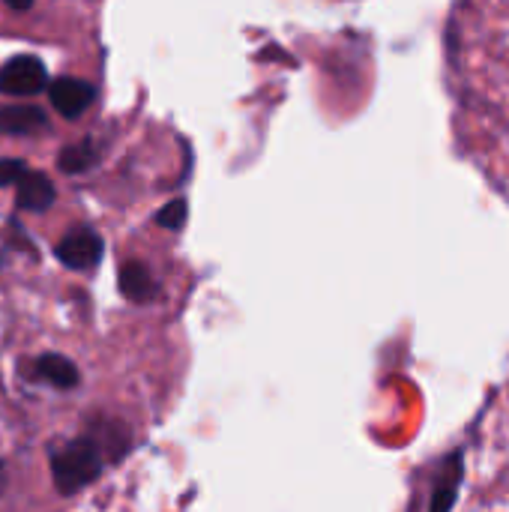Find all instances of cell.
Here are the masks:
<instances>
[{
	"label": "cell",
	"mask_w": 509,
	"mask_h": 512,
	"mask_svg": "<svg viewBox=\"0 0 509 512\" xmlns=\"http://www.w3.org/2000/svg\"><path fill=\"white\" fill-rule=\"evenodd\" d=\"M102 471V441L78 438L51 453V477L60 495H75Z\"/></svg>",
	"instance_id": "1"
},
{
	"label": "cell",
	"mask_w": 509,
	"mask_h": 512,
	"mask_svg": "<svg viewBox=\"0 0 509 512\" xmlns=\"http://www.w3.org/2000/svg\"><path fill=\"white\" fill-rule=\"evenodd\" d=\"M45 63L33 54H18L0 69V93L6 96H36L45 90Z\"/></svg>",
	"instance_id": "2"
},
{
	"label": "cell",
	"mask_w": 509,
	"mask_h": 512,
	"mask_svg": "<svg viewBox=\"0 0 509 512\" xmlns=\"http://www.w3.org/2000/svg\"><path fill=\"white\" fill-rule=\"evenodd\" d=\"M102 258V240L87 231H69L60 243H57V261L69 270H93Z\"/></svg>",
	"instance_id": "3"
},
{
	"label": "cell",
	"mask_w": 509,
	"mask_h": 512,
	"mask_svg": "<svg viewBox=\"0 0 509 512\" xmlns=\"http://www.w3.org/2000/svg\"><path fill=\"white\" fill-rule=\"evenodd\" d=\"M93 96H96V90L87 81H81V78H69L66 75V78H57L51 84V105L63 117H69V120L81 117L93 105Z\"/></svg>",
	"instance_id": "4"
},
{
	"label": "cell",
	"mask_w": 509,
	"mask_h": 512,
	"mask_svg": "<svg viewBox=\"0 0 509 512\" xmlns=\"http://www.w3.org/2000/svg\"><path fill=\"white\" fill-rule=\"evenodd\" d=\"M15 189H18V207L30 210V213L48 210L54 204V198H57L54 183L42 171H24V177L15 183Z\"/></svg>",
	"instance_id": "5"
},
{
	"label": "cell",
	"mask_w": 509,
	"mask_h": 512,
	"mask_svg": "<svg viewBox=\"0 0 509 512\" xmlns=\"http://www.w3.org/2000/svg\"><path fill=\"white\" fill-rule=\"evenodd\" d=\"M45 129V111L36 105H6L0 108L3 135H36Z\"/></svg>",
	"instance_id": "6"
},
{
	"label": "cell",
	"mask_w": 509,
	"mask_h": 512,
	"mask_svg": "<svg viewBox=\"0 0 509 512\" xmlns=\"http://www.w3.org/2000/svg\"><path fill=\"white\" fill-rule=\"evenodd\" d=\"M33 375L42 378V381H48L57 390H69V387L78 384V369L63 354H45V357H39L36 366H33Z\"/></svg>",
	"instance_id": "7"
},
{
	"label": "cell",
	"mask_w": 509,
	"mask_h": 512,
	"mask_svg": "<svg viewBox=\"0 0 509 512\" xmlns=\"http://www.w3.org/2000/svg\"><path fill=\"white\" fill-rule=\"evenodd\" d=\"M120 291H123L129 300L144 303V300H153L156 282H153V276H150V270H147L144 264L129 261V264H123V270H120Z\"/></svg>",
	"instance_id": "8"
},
{
	"label": "cell",
	"mask_w": 509,
	"mask_h": 512,
	"mask_svg": "<svg viewBox=\"0 0 509 512\" xmlns=\"http://www.w3.org/2000/svg\"><path fill=\"white\" fill-rule=\"evenodd\" d=\"M96 159H99L96 144H93V141H78V144H72V147H66V150L60 153V171H66V174H81V171L93 168Z\"/></svg>",
	"instance_id": "9"
},
{
	"label": "cell",
	"mask_w": 509,
	"mask_h": 512,
	"mask_svg": "<svg viewBox=\"0 0 509 512\" xmlns=\"http://www.w3.org/2000/svg\"><path fill=\"white\" fill-rule=\"evenodd\" d=\"M186 201L183 198H174V201H168L159 213H156V222L162 225V228H171V231H180L183 228V222H186Z\"/></svg>",
	"instance_id": "10"
},
{
	"label": "cell",
	"mask_w": 509,
	"mask_h": 512,
	"mask_svg": "<svg viewBox=\"0 0 509 512\" xmlns=\"http://www.w3.org/2000/svg\"><path fill=\"white\" fill-rule=\"evenodd\" d=\"M24 162L18 159H0V186H15L24 177Z\"/></svg>",
	"instance_id": "11"
},
{
	"label": "cell",
	"mask_w": 509,
	"mask_h": 512,
	"mask_svg": "<svg viewBox=\"0 0 509 512\" xmlns=\"http://www.w3.org/2000/svg\"><path fill=\"white\" fill-rule=\"evenodd\" d=\"M6 3H9V9H15V12H24V9L33 6V0H6Z\"/></svg>",
	"instance_id": "12"
}]
</instances>
